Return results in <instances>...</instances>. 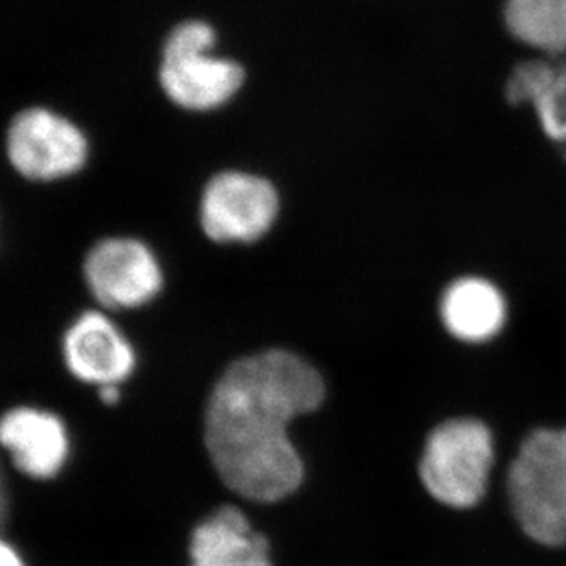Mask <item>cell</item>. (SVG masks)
Returning <instances> with one entry per match:
<instances>
[{"label":"cell","mask_w":566,"mask_h":566,"mask_svg":"<svg viewBox=\"0 0 566 566\" xmlns=\"http://www.w3.org/2000/svg\"><path fill=\"white\" fill-rule=\"evenodd\" d=\"M324 394L321 374L285 349L232 363L205 416V443L223 484L256 502L282 501L298 490L304 463L289 423L318 409Z\"/></svg>","instance_id":"cell-1"},{"label":"cell","mask_w":566,"mask_h":566,"mask_svg":"<svg viewBox=\"0 0 566 566\" xmlns=\"http://www.w3.org/2000/svg\"><path fill=\"white\" fill-rule=\"evenodd\" d=\"M218 30L205 19H186L164 38L158 83L179 109L213 113L232 104L247 83L241 63L216 54Z\"/></svg>","instance_id":"cell-2"},{"label":"cell","mask_w":566,"mask_h":566,"mask_svg":"<svg viewBox=\"0 0 566 566\" xmlns=\"http://www.w3.org/2000/svg\"><path fill=\"white\" fill-rule=\"evenodd\" d=\"M513 515L530 539L566 543V429H535L524 438L507 474Z\"/></svg>","instance_id":"cell-3"},{"label":"cell","mask_w":566,"mask_h":566,"mask_svg":"<svg viewBox=\"0 0 566 566\" xmlns=\"http://www.w3.org/2000/svg\"><path fill=\"white\" fill-rule=\"evenodd\" d=\"M493 460V436L482 421L449 420L427 438L421 482L443 506L468 510L484 499Z\"/></svg>","instance_id":"cell-4"},{"label":"cell","mask_w":566,"mask_h":566,"mask_svg":"<svg viewBox=\"0 0 566 566\" xmlns=\"http://www.w3.org/2000/svg\"><path fill=\"white\" fill-rule=\"evenodd\" d=\"M279 208V191L269 180L224 171L216 175L202 193V230L219 243H251L268 234Z\"/></svg>","instance_id":"cell-5"},{"label":"cell","mask_w":566,"mask_h":566,"mask_svg":"<svg viewBox=\"0 0 566 566\" xmlns=\"http://www.w3.org/2000/svg\"><path fill=\"white\" fill-rule=\"evenodd\" d=\"M8 155L19 174L52 180L76 174L87 160V140L72 122L52 111H22L8 132Z\"/></svg>","instance_id":"cell-6"},{"label":"cell","mask_w":566,"mask_h":566,"mask_svg":"<svg viewBox=\"0 0 566 566\" xmlns=\"http://www.w3.org/2000/svg\"><path fill=\"white\" fill-rule=\"evenodd\" d=\"M85 280L105 307H138L157 296L163 273L157 258L137 240L99 241L85 260Z\"/></svg>","instance_id":"cell-7"},{"label":"cell","mask_w":566,"mask_h":566,"mask_svg":"<svg viewBox=\"0 0 566 566\" xmlns=\"http://www.w3.org/2000/svg\"><path fill=\"white\" fill-rule=\"evenodd\" d=\"M69 370L85 382L99 387L118 385L132 376L135 352L115 324L98 311L77 318L63 340Z\"/></svg>","instance_id":"cell-8"},{"label":"cell","mask_w":566,"mask_h":566,"mask_svg":"<svg viewBox=\"0 0 566 566\" xmlns=\"http://www.w3.org/2000/svg\"><path fill=\"white\" fill-rule=\"evenodd\" d=\"M504 98L515 109H530L541 133L565 149L566 55H524L507 76Z\"/></svg>","instance_id":"cell-9"},{"label":"cell","mask_w":566,"mask_h":566,"mask_svg":"<svg viewBox=\"0 0 566 566\" xmlns=\"http://www.w3.org/2000/svg\"><path fill=\"white\" fill-rule=\"evenodd\" d=\"M0 446L11 462L30 479L49 480L60 473L69 458V432L52 412L19 407L0 418Z\"/></svg>","instance_id":"cell-10"},{"label":"cell","mask_w":566,"mask_h":566,"mask_svg":"<svg viewBox=\"0 0 566 566\" xmlns=\"http://www.w3.org/2000/svg\"><path fill=\"white\" fill-rule=\"evenodd\" d=\"M190 566H273L269 541L252 530L245 513L223 506L197 524Z\"/></svg>","instance_id":"cell-11"},{"label":"cell","mask_w":566,"mask_h":566,"mask_svg":"<svg viewBox=\"0 0 566 566\" xmlns=\"http://www.w3.org/2000/svg\"><path fill=\"white\" fill-rule=\"evenodd\" d=\"M447 332L465 343H485L506 324L507 304L495 283L462 279L447 289L441 300Z\"/></svg>","instance_id":"cell-12"},{"label":"cell","mask_w":566,"mask_h":566,"mask_svg":"<svg viewBox=\"0 0 566 566\" xmlns=\"http://www.w3.org/2000/svg\"><path fill=\"white\" fill-rule=\"evenodd\" d=\"M504 24L532 54L566 55V0H506Z\"/></svg>","instance_id":"cell-13"},{"label":"cell","mask_w":566,"mask_h":566,"mask_svg":"<svg viewBox=\"0 0 566 566\" xmlns=\"http://www.w3.org/2000/svg\"><path fill=\"white\" fill-rule=\"evenodd\" d=\"M8 518H10V495H8L4 473H2V468H0V532L8 524Z\"/></svg>","instance_id":"cell-14"},{"label":"cell","mask_w":566,"mask_h":566,"mask_svg":"<svg viewBox=\"0 0 566 566\" xmlns=\"http://www.w3.org/2000/svg\"><path fill=\"white\" fill-rule=\"evenodd\" d=\"M0 566H27L19 552L4 539H0Z\"/></svg>","instance_id":"cell-15"},{"label":"cell","mask_w":566,"mask_h":566,"mask_svg":"<svg viewBox=\"0 0 566 566\" xmlns=\"http://www.w3.org/2000/svg\"><path fill=\"white\" fill-rule=\"evenodd\" d=\"M99 396H102V399H104L107 405L116 403L118 398H120L118 385H105V387L99 388Z\"/></svg>","instance_id":"cell-16"},{"label":"cell","mask_w":566,"mask_h":566,"mask_svg":"<svg viewBox=\"0 0 566 566\" xmlns=\"http://www.w3.org/2000/svg\"><path fill=\"white\" fill-rule=\"evenodd\" d=\"M563 157L566 158V147H565V149H563Z\"/></svg>","instance_id":"cell-17"}]
</instances>
